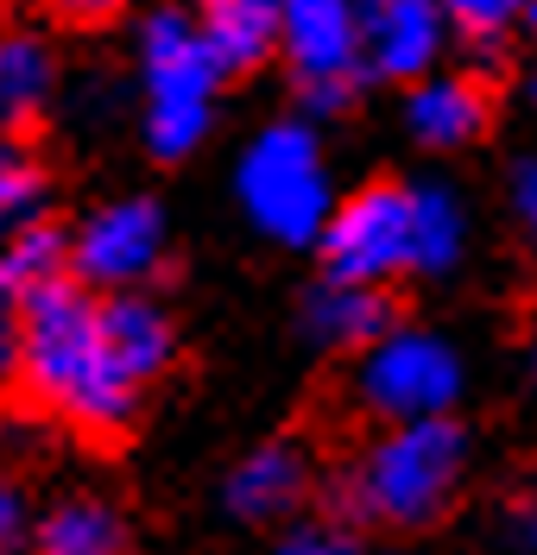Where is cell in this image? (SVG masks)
<instances>
[{"label": "cell", "mask_w": 537, "mask_h": 555, "mask_svg": "<svg viewBox=\"0 0 537 555\" xmlns=\"http://www.w3.org/2000/svg\"><path fill=\"white\" fill-rule=\"evenodd\" d=\"M20 379L38 411H51L82 436L127 429L145 391L114 353L102 297L76 278H57L51 291L20 304Z\"/></svg>", "instance_id": "cell-1"}, {"label": "cell", "mask_w": 537, "mask_h": 555, "mask_svg": "<svg viewBox=\"0 0 537 555\" xmlns=\"http://www.w3.org/2000/svg\"><path fill=\"white\" fill-rule=\"evenodd\" d=\"M468 215L449 183H373L335 208L322 234V278L348 284H393L436 278L462 259Z\"/></svg>", "instance_id": "cell-2"}, {"label": "cell", "mask_w": 537, "mask_h": 555, "mask_svg": "<svg viewBox=\"0 0 537 555\" xmlns=\"http://www.w3.org/2000/svg\"><path fill=\"white\" fill-rule=\"evenodd\" d=\"M468 467V442L449 416L424 423H380V436L342 467L335 499L355 524L380 530H424L456 505Z\"/></svg>", "instance_id": "cell-3"}, {"label": "cell", "mask_w": 537, "mask_h": 555, "mask_svg": "<svg viewBox=\"0 0 537 555\" xmlns=\"http://www.w3.org/2000/svg\"><path fill=\"white\" fill-rule=\"evenodd\" d=\"M221 57L183 7H152L140 20V127L152 158H183L196 152L215 120V89H221Z\"/></svg>", "instance_id": "cell-4"}, {"label": "cell", "mask_w": 537, "mask_h": 555, "mask_svg": "<svg viewBox=\"0 0 537 555\" xmlns=\"http://www.w3.org/2000/svg\"><path fill=\"white\" fill-rule=\"evenodd\" d=\"M234 190H241L247 221L279 246H322L335 208H342L335 183H329V165H322V145L304 120L259 127L253 145L241 152Z\"/></svg>", "instance_id": "cell-5"}, {"label": "cell", "mask_w": 537, "mask_h": 555, "mask_svg": "<svg viewBox=\"0 0 537 555\" xmlns=\"http://www.w3.org/2000/svg\"><path fill=\"white\" fill-rule=\"evenodd\" d=\"M456 398H462V353L443 341L436 328L393 322V328L355 360V404L373 416V423L449 416Z\"/></svg>", "instance_id": "cell-6"}, {"label": "cell", "mask_w": 537, "mask_h": 555, "mask_svg": "<svg viewBox=\"0 0 537 555\" xmlns=\"http://www.w3.org/2000/svg\"><path fill=\"white\" fill-rule=\"evenodd\" d=\"M297 95L317 114H335L355 102L367 76V33H360V0H285V33H279Z\"/></svg>", "instance_id": "cell-7"}, {"label": "cell", "mask_w": 537, "mask_h": 555, "mask_svg": "<svg viewBox=\"0 0 537 555\" xmlns=\"http://www.w3.org/2000/svg\"><path fill=\"white\" fill-rule=\"evenodd\" d=\"M165 208L145 203V196H120V203L95 208L71 241V278L102 291V297H120V291H140L145 278L165 266Z\"/></svg>", "instance_id": "cell-8"}, {"label": "cell", "mask_w": 537, "mask_h": 555, "mask_svg": "<svg viewBox=\"0 0 537 555\" xmlns=\"http://www.w3.org/2000/svg\"><path fill=\"white\" fill-rule=\"evenodd\" d=\"M360 33H367V76L424 82L436 76V57L456 26L443 0H360Z\"/></svg>", "instance_id": "cell-9"}, {"label": "cell", "mask_w": 537, "mask_h": 555, "mask_svg": "<svg viewBox=\"0 0 537 555\" xmlns=\"http://www.w3.org/2000/svg\"><path fill=\"white\" fill-rule=\"evenodd\" d=\"M304 499H310V461H304V449H291V442H266V449H253L228 474V512L247 518V524H279Z\"/></svg>", "instance_id": "cell-10"}, {"label": "cell", "mask_w": 537, "mask_h": 555, "mask_svg": "<svg viewBox=\"0 0 537 555\" xmlns=\"http://www.w3.org/2000/svg\"><path fill=\"white\" fill-rule=\"evenodd\" d=\"M405 127L418 145H436V152H456L468 139L487 133V89L474 82V76H424V82H411V95H405Z\"/></svg>", "instance_id": "cell-11"}, {"label": "cell", "mask_w": 537, "mask_h": 555, "mask_svg": "<svg viewBox=\"0 0 537 555\" xmlns=\"http://www.w3.org/2000/svg\"><path fill=\"white\" fill-rule=\"evenodd\" d=\"M304 328L317 347H367L393 328V310H386V291L380 284H348V278H322L317 291L304 297Z\"/></svg>", "instance_id": "cell-12"}, {"label": "cell", "mask_w": 537, "mask_h": 555, "mask_svg": "<svg viewBox=\"0 0 537 555\" xmlns=\"http://www.w3.org/2000/svg\"><path fill=\"white\" fill-rule=\"evenodd\" d=\"M196 26L221 57V69H253L279 51L285 0H196Z\"/></svg>", "instance_id": "cell-13"}, {"label": "cell", "mask_w": 537, "mask_h": 555, "mask_svg": "<svg viewBox=\"0 0 537 555\" xmlns=\"http://www.w3.org/2000/svg\"><path fill=\"white\" fill-rule=\"evenodd\" d=\"M102 310H107L114 353H120V366H127L133 379L152 385L158 373H171V360H178V328H171V315L158 310L152 297L120 291V297H102Z\"/></svg>", "instance_id": "cell-14"}, {"label": "cell", "mask_w": 537, "mask_h": 555, "mask_svg": "<svg viewBox=\"0 0 537 555\" xmlns=\"http://www.w3.org/2000/svg\"><path fill=\"white\" fill-rule=\"evenodd\" d=\"M33 555H133V543H127V524L107 499L76 492V499H57L38 518Z\"/></svg>", "instance_id": "cell-15"}, {"label": "cell", "mask_w": 537, "mask_h": 555, "mask_svg": "<svg viewBox=\"0 0 537 555\" xmlns=\"http://www.w3.org/2000/svg\"><path fill=\"white\" fill-rule=\"evenodd\" d=\"M57 95V64L38 33H0V127L38 120Z\"/></svg>", "instance_id": "cell-16"}, {"label": "cell", "mask_w": 537, "mask_h": 555, "mask_svg": "<svg viewBox=\"0 0 537 555\" xmlns=\"http://www.w3.org/2000/svg\"><path fill=\"white\" fill-rule=\"evenodd\" d=\"M64 266H71V241L38 221V228H26L20 241L0 253V291H7L13 304H26L38 291H51V284L64 278Z\"/></svg>", "instance_id": "cell-17"}, {"label": "cell", "mask_w": 537, "mask_h": 555, "mask_svg": "<svg viewBox=\"0 0 537 555\" xmlns=\"http://www.w3.org/2000/svg\"><path fill=\"white\" fill-rule=\"evenodd\" d=\"M38 208H44V171L20 145H0V253L26 228H38Z\"/></svg>", "instance_id": "cell-18"}, {"label": "cell", "mask_w": 537, "mask_h": 555, "mask_svg": "<svg viewBox=\"0 0 537 555\" xmlns=\"http://www.w3.org/2000/svg\"><path fill=\"white\" fill-rule=\"evenodd\" d=\"M443 7H449V26L474 44H494L519 20H532V0H443Z\"/></svg>", "instance_id": "cell-19"}, {"label": "cell", "mask_w": 537, "mask_h": 555, "mask_svg": "<svg viewBox=\"0 0 537 555\" xmlns=\"http://www.w3.org/2000/svg\"><path fill=\"white\" fill-rule=\"evenodd\" d=\"M272 555H373L360 543L355 530H335V524H322V530H291L285 543Z\"/></svg>", "instance_id": "cell-20"}, {"label": "cell", "mask_w": 537, "mask_h": 555, "mask_svg": "<svg viewBox=\"0 0 537 555\" xmlns=\"http://www.w3.org/2000/svg\"><path fill=\"white\" fill-rule=\"evenodd\" d=\"M512 208L525 221V241L537 246V158H519L512 165Z\"/></svg>", "instance_id": "cell-21"}, {"label": "cell", "mask_w": 537, "mask_h": 555, "mask_svg": "<svg viewBox=\"0 0 537 555\" xmlns=\"http://www.w3.org/2000/svg\"><path fill=\"white\" fill-rule=\"evenodd\" d=\"M57 20H71V26H102V20H114V13H127L133 0H44Z\"/></svg>", "instance_id": "cell-22"}, {"label": "cell", "mask_w": 537, "mask_h": 555, "mask_svg": "<svg viewBox=\"0 0 537 555\" xmlns=\"http://www.w3.org/2000/svg\"><path fill=\"white\" fill-rule=\"evenodd\" d=\"M20 530H26V505H20V486L0 474V555H13Z\"/></svg>", "instance_id": "cell-23"}, {"label": "cell", "mask_w": 537, "mask_h": 555, "mask_svg": "<svg viewBox=\"0 0 537 555\" xmlns=\"http://www.w3.org/2000/svg\"><path fill=\"white\" fill-rule=\"evenodd\" d=\"M20 366V304L0 291V373Z\"/></svg>", "instance_id": "cell-24"}, {"label": "cell", "mask_w": 537, "mask_h": 555, "mask_svg": "<svg viewBox=\"0 0 537 555\" xmlns=\"http://www.w3.org/2000/svg\"><path fill=\"white\" fill-rule=\"evenodd\" d=\"M512 543L525 555H537V505H519V512H512Z\"/></svg>", "instance_id": "cell-25"}, {"label": "cell", "mask_w": 537, "mask_h": 555, "mask_svg": "<svg viewBox=\"0 0 537 555\" xmlns=\"http://www.w3.org/2000/svg\"><path fill=\"white\" fill-rule=\"evenodd\" d=\"M525 26H537V0H532V20H525Z\"/></svg>", "instance_id": "cell-26"}, {"label": "cell", "mask_w": 537, "mask_h": 555, "mask_svg": "<svg viewBox=\"0 0 537 555\" xmlns=\"http://www.w3.org/2000/svg\"><path fill=\"white\" fill-rule=\"evenodd\" d=\"M532 102H537V69H532Z\"/></svg>", "instance_id": "cell-27"}]
</instances>
